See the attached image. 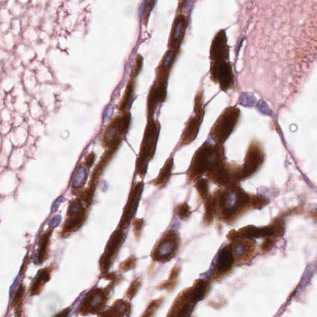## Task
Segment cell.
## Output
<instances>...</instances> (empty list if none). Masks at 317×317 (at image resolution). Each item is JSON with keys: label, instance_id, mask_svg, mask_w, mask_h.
<instances>
[{"label": "cell", "instance_id": "1", "mask_svg": "<svg viewBox=\"0 0 317 317\" xmlns=\"http://www.w3.org/2000/svg\"><path fill=\"white\" fill-rule=\"evenodd\" d=\"M250 208L251 196L238 185L221 190L217 209L226 223L232 225Z\"/></svg>", "mask_w": 317, "mask_h": 317}, {"label": "cell", "instance_id": "2", "mask_svg": "<svg viewBox=\"0 0 317 317\" xmlns=\"http://www.w3.org/2000/svg\"><path fill=\"white\" fill-rule=\"evenodd\" d=\"M223 159H225V152L222 144H203L194 153L188 170V181L193 182L199 177L207 174L217 162Z\"/></svg>", "mask_w": 317, "mask_h": 317}, {"label": "cell", "instance_id": "3", "mask_svg": "<svg viewBox=\"0 0 317 317\" xmlns=\"http://www.w3.org/2000/svg\"><path fill=\"white\" fill-rule=\"evenodd\" d=\"M161 126L158 121H148L140 150L136 159V173L141 179H144L147 173L148 164L155 155Z\"/></svg>", "mask_w": 317, "mask_h": 317}, {"label": "cell", "instance_id": "4", "mask_svg": "<svg viewBox=\"0 0 317 317\" xmlns=\"http://www.w3.org/2000/svg\"><path fill=\"white\" fill-rule=\"evenodd\" d=\"M131 114L129 111L116 116L109 122L102 136L105 149L118 150L130 128Z\"/></svg>", "mask_w": 317, "mask_h": 317}, {"label": "cell", "instance_id": "5", "mask_svg": "<svg viewBox=\"0 0 317 317\" xmlns=\"http://www.w3.org/2000/svg\"><path fill=\"white\" fill-rule=\"evenodd\" d=\"M240 110L236 106H231L224 110L212 127L210 135L217 144L224 143L237 126Z\"/></svg>", "mask_w": 317, "mask_h": 317}, {"label": "cell", "instance_id": "6", "mask_svg": "<svg viewBox=\"0 0 317 317\" xmlns=\"http://www.w3.org/2000/svg\"><path fill=\"white\" fill-rule=\"evenodd\" d=\"M112 288L109 284L106 288L95 287L90 290L81 301L78 313L81 316L100 315L109 301Z\"/></svg>", "mask_w": 317, "mask_h": 317}, {"label": "cell", "instance_id": "7", "mask_svg": "<svg viewBox=\"0 0 317 317\" xmlns=\"http://www.w3.org/2000/svg\"><path fill=\"white\" fill-rule=\"evenodd\" d=\"M229 56L228 39L225 31L222 30L215 35L210 48V77L215 84H217L221 66L229 62Z\"/></svg>", "mask_w": 317, "mask_h": 317}, {"label": "cell", "instance_id": "8", "mask_svg": "<svg viewBox=\"0 0 317 317\" xmlns=\"http://www.w3.org/2000/svg\"><path fill=\"white\" fill-rule=\"evenodd\" d=\"M89 208L78 199L69 203L67 210L66 219L60 233V236L66 238L77 232L86 222Z\"/></svg>", "mask_w": 317, "mask_h": 317}, {"label": "cell", "instance_id": "9", "mask_svg": "<svg viewBox=\"0 0 317 317\" xmlns=\"http://www.w3.org/2000/svg\"><path fill=\"white\" fill-rule=\"evenodd\" d=\"M180 243L178 234L170 230L165 232L154 247L151 254V258L156 262H167L175 257L179 249Z\"/></svg>", "mask_w": 317, "mask_h": 317}, {"label": "cell", "instance_id": "10", "mask_svg": "<svg viewBox=\"0 0 317 317\" xmlns=\"http://www.w3.org/2000/svg\"><path fill=\"white\" fill-rule=\"evenodd\" d=\"M203 94L202 90H199L194 99V113L189 119L184 132L182 133L179 147L187 146L190 144L197 138L199 129L203 121L205 115L204 107H203Z\"/></svg>", "mask_w": 317, "mask_h": 317}, {"label": "cell", "instance_id": "11", "mask_svg": "<svg viewBox=\"0 0 317 317\" xmlns=\"http://www.w3.org/2000/svg\"><path fill=\"white\" fill-rule=\"evenodd\" d=\"M264 159V153L261 144L257 141H252L247 150L245 163L238 171L239 181L254 175L263 164Z\"/></svg>", "mask_w": 317, "mask_h": 317}, {"label": "cell", "instance_id": "12", "mask_svg": "<svg viewBox=\"0 0 317 317\" xmlns=\"http://www.w3.org/2000/svg\"><path fill=\"white\" fill-rule=\"evenodd\" d=\"M125 238L126 235L124 230L119 228L116 229L110 236L100 261V270L103 274L108 273L119 250L124 242Z\"/></svg>", "mask_w": 317, "mask_h": 317}, {"label": "cell", "instance_id": "13", "mask_svg": "<svg viewBox=\"0 0 317 317\" xmlns=\"http://www.w3.org/2000/svg\"><path fill=\"white\" fill-rule=\"evenodd\" d=\"M143 181L136 183L131 189L129 199H128L126 207L124 209L118 228L126 229L129 228L134 216L137 210L139 202L141 199L142 191L144 190Z\"/></svg>", "mask_w": 317, "mask_h": 317}, {"label": "cell", "instance_id": "14", "mask_svg": "<svg viewBox=\"0 0 317 317\" xmlns=\"http://www.w3.org/2000/svg\"><path fill=\"white\" fill-rule=\"evenodd\" d=\"M168 79V77H157L156 82L150 90L147 101L148 121L154 120L157 107L166 99Z\"/></svg>", "mask_w": 317, "mask_h": 317}, {"label": "cell", "instance_id": "15", "mask_svg": "<svg viewBox=\"0 0 317 317\" xmlns=\"http://www.w3.org/2000/svg\"><path fill=\"white\" fill-rule=\"evenodd\" d=\"M196 303L191 288H187L177 296L165 317H190Z\"/></svg>", "mask_w": 317, "mask_h": 317}, {"label": "cell", "instance_id": "16", "mask_svg": "<svg viewBox=\"0 0 317 317\" xmlns=\"http://www.w3.org/2000/svg\"><path fill=\"white\" fill-rule=\"evenodd\" d=\"M234 262L246 263L251 261L255 255L256 242L251 238L238 237L231 244Z\"/></svg>", "mask_w": 317, "mask_h": 317}, {"label": "cell", "instance_id": "17", "mask_svg": "<svg viewBox=\"0 0 317 317\" xmlns=\"http://www.w3.org/2000/svg\"><path fill=\"white\" fill-rule=\"evenodd\" d=\"M234 258L232 253L231 244H228L221 251L213 275V280L220 281L228 276L233 269Z\"/></svg>", "mask_w": 317, "mask_h": 317}, {"label": "cell", "instance_id": "18", "mask_svg": "<svg viewBox=\"0 0 317 317\" xmlns=\"http://www.w3.org/2000/svg\"><path fill=\"white\" fill-rule=\"evenodd\" d=\"M187 26L188 20L184 14L180 13L176 17L168 39L169 50H179L184 40Z\"/></svg>", "mask_w": 317, "mask_h": 317}, {"label": "cell", "instance_id": "19", "mask_svg": "<svg viewBox=\"0 0 317 317\" xmlns=\"http://www.w3.org/2000/svg\"><path fill=\"white\" fill-rule=\"evenodd\" d=\"M54 266H51L40 270L32 281L30 287V295L39 296L41 294L45 284L51 280Z\"/></svg>", "mask_w": 317, "mask_h": 317}, {"label": "cell", "instance_id": "20", "mask_svg": "<svg viewBox=\"0 0 317 317\" xmlns=\"http://www.w3.org/2000/svg\"><path fill=\"white\" fill-rule=\"evenodd\" d=\"M132 307L129 302L124 299H118L112 306L104 311L98 317H130Z\"/></svg>", "mask_w": 317, "mask_h": 317}, {"label": "cell", "instance_id": "21", "mask_svg": "<svg viewBox=\"0 0 317 317\" xmlns=\"http://www.w3.org/2000/svg\"><path fill=\"white\" fill-rule=\"evenodd\" d=\"M90 168L83 162L80 163L75 172L71 183V191L75 196H78L82 191L88 180Z\"/></svg>", "mask_w": 317, "mask_h": 317}, {"label": "cell", "instance_id": "22", "mask_svg": "<svg viewBox=\"0 0 317 317\" xmlns=\"http://www.w3.org/2000/svg\"><path fill=\"white\" fill-rule=\"evenodd\" d=\"M217 84L224 92L231 89L234 86L233 68L231 62H226L221 66L218 75Z\"/></svg>", "mask_w": 317, "mask_h": 317}, {"label": "cell", "instance_id": "23", "mask_svg": "<svg viewBox=\"0 0 317 317\" xmlns=\"http://www.w3.org/2000/svg\"><path fill=\"white\" fill-rule=\"evenodd\" d=\"M238 237L247 238H263L273 235L272 225L257 228L255 226H247L237 232Z\"/></svg>", "mask_w": 317, "mask_h": 317}, {"label": "cell", "instance_id": "24", "mask_svg": "<svg viewBox=\"0 0 317 317\" xmlns=\"http://www.w3.org/2000/svg\"><path fill=\"white\" fill-rule=\"evenodd\" d=\"M221 189H217L211 196L208 197L205 203V216L203 223L206 226L213 223L214 217L217 213L218 200H219Z\"/></svg>", "mask_w": 317, "mask_h": 317}, {"label": "cell", "instance_id": "25", "mask_svg": "<svg viewBox=\"0 0 317 317\" xmlns=\"http://www.w3.org/2000/svg\"><path fill=\"white\" fill-rule=\"evenodd\" d=\"M174 167V158L170 157L165 162L157 178L151 181V184L156 186L157 187L162 188L167 184L168 180H170Z\"/></svg>", "mask_w": 317, "mask_h": 317}, {"label": "cell", "instance_id": "26", "mask_svg": "<svg viewBox=\"0 0 317 317\" xmlns=\"http://www.w3.org/2000/svg\"><path fill=\"white\" fill-rule=\"evenodd\" d=\"M54 229L49 228L40 235L38 246V263L42 264L48 258L50 239Z\"/></svg>", "mask_w": 317, "mask_h": 317}, {"label": "cell", "instance_id": "27", "mask_svg": "<svg viewBox=\"0 0 317 317\" xmlns=\"http://www.w3.org/2000/svg\"><path fill=\"white\" fill-rule=\"evenodd\" d=\"M135 84L136 80L135 78H131L126 87V91L124 93L123 97H122L120 103H119L118 107L119 112L121 113L126 112L129 109L133 101L136 87Z\"/></svg>", "mask_w": 317, "mask_h": 317}, {"label": "cell", "instance_id": "28", "mask_svg": "<svg viewBox=\"0 0 317 317\" xmlns=\"http://www.w3.org/2000/svg\"><path fill=\"white\" fill-rule=\"evenodd\" d=\"M210 286V281L206 279H200L194 281L190 287L194 301L198 302L204 299L208 295Z\"/></svg>", "mask_w": 317, "mask_h": 317}, {"label": "cell", "instance_id": "29", "mask_svg": "<svg viewBox=\"0 0 317 317\" xmlns=\"http://www.w3.org/2000/svg\"><path fill=\"white\" fill-rule=\"evenodd\" d=\"M180 272V267H174L173 270H171L168 280L162 282V283L160 284L158 287H157L158 289L162 290L167 289L168 292L173 291L177 285Z\"/></svg>", "mask_w": 317, "mask_h": 317}, {"label": "cell", "instance_id": "30", "mask_svg": "<svg viewBox=\"0 0 317 317\" xmlns=\"http://www.w3.org/2000/svg\"><path fill=\"white\" fill-rule=\"evenodd\" d=\"M164 301V298L155 299V300L150 301L146 310L142 313L141 317H154L156 311L161 307Z\"/></svg>", "mask_w": 317, "mask_h": 317}, {"label": "cell", "instance_id": "31", "mask_svg": "<svg viewBox=\"0 0 317 317\" xmlns=\"http://www.w3.org/2000/svg\"><path fill=\"white\" fill-rule=\"evenodd\" d=\"M194 187L196 188L199 196L203 200L207 199L209 193V186L208 182L203 178H199L194 182Z\"/></svg>", "mask_w": 317, "mask_h": 317}, {"label": "cell", "instance_id": "32", "mask_svg": "<svg viewBox=\"0 0 317 317\" xmlns=\"http://www.w3.org/2000/svg\"><path fill=\"white\" fill-rule=\"evenodd\" d=\"M142 281V278H138L135 279V280L131 283L130 286L128 288L126 293V298L127 299L132 300L134 297L136 296L139 289H140Z\"/></svg>", "mask_w": 317, "mask_h": 317}, {"label": "cell", "instance_id": "33", "mask_svg": "<svg viewBox=\"0 0 317 317\" xmlns=\"http://www.w3.org/2000/svg\"><path fill=\"white\" fill-rule=\"evenodd\" d=\"M176 213L180 219L187 220L191 214L190 208L187 203H180L176 208Z\"/></svg>", "mask_w": 317, "mask_h": 317}, {"label": "cell", "instance_id": "34", "mask_svg": "<svg viewBox=\"0 0 317 317\" xmlns=\"http://www.w3.org/2000/svg\"><path fill=\"white\" fill-rule=\"evenodd\" d=\"M136 258L135 256L132 255L128 258L127 260L121 262L119 266V269L122 273H126L135 269L136 265Z\"/></svg>", "mask_w": 317, "mask_h": 317}, {"label": "cell", "instance_id": "35", "mask_svg": "<svg viewBox=\"0 0 317 317\" xmlns=\"http://www.w3.org/2000/svg\"><path fill=\"white\" fill-rule=\"evenodd\" d=\"M269 201L266 198L258 196H251V205L252 209H260L269 204Z\"/></svg>", "mask_w": 317, "mask_h": 317}, {"label": "cell", "instance_id": "36", "mask_svg": "<svg viewBox=\"0 0 317 317\" xmlns=\"http://www.w3.org/2000/svg\"><path fill=\"white\" fill-rule=\"evenodd\" d=\"M26 287L23 283L20 286L18 290L16 292L15 298H14L12 307L14 310L17 309L20 305L22 304L23 299H24L26 295Z\"/></svg>", "mask_w": 317, "mask_h": 317}, {"label": "cell", "instance_id": "37", "mask_svg": "<svg viewBox=\"0 0 317 317\" xmlns=\"http://www.w3.org/2000/svg\"><path fill=\"white\" fill-rule=\"evenodd\" d=\"M284 222L283 219H278L273 224V236L276 238L283 236L284 234Z\"/></svg>", "mask_w": 317, "mask_h": 317}, {"label": "cell", "instance_id": "38", "mask_svg": "<svg viewBox=\"0 0 317 317\" xmlns=\"http://www.w3.org/2000/svg\"><path fill=\"white\" fill-rule=\"evenodd\" d=\"M276 240H277V238L273 236V235L264 238L261 246V252L263 253V254L269 252L275 245Z\"/></svg>", "mask_w": 317, "mask_h": 317}, {"label": "cell", "instance_id": "39", "mask_svg": "<svg viewBox=\"0 0 317 317\" xmlns=\"http://www.w3.org/2000/svg\"><path fill=\"white\" fill-rule=\"evenodd\" d=\"M102 278L106 280L111 281V283L110 285L112 287L120 283L123 279L121 275H117L115 272L104 273L102 275Z\"/></svg>", "mask_w": 317, "mask_h": 317}, {"label": "cell", "instance_id": "40", "mask_svg": "<svg viewBox=\"0 0 317 317\" xmlns=\"http://www.w3.org/2000/svg\"><path fill=\"white\" fill-rule=\"evenodd\" d=\"M144 226V220L135 218L133 222V231L135 234L136 238L138 239L141 237L142 229Z\"/></svg>", "mask_w": 317, "mask_h": 317}, {"label": "cell", "instance_id": "41", "mask_svg": "<svg viewBox=\"0 0 317 317\" xmlns=\"http://www.w3.org/2000/svg\"><path fill=\"white\" fill-rule=\"evenodd\" d=\"M142 65H143V58L140 55H138L136 59V64L135 68L131 74V78H135L137 77V76L141 72L142 68Z\"/></svg>", "mask_w": 317, "mask_h": 317}, {"label": "cell", "instance_id": "42", "mask_svg": "<svg viewBox=\"0 0 317 317\" xmlns=\"http://www.w3.org/2000/svg\"><path fill=\"white\" fill-rule=\"evenodd\" d=\"M155 1H148L146 8H145L144 14V18H143V22L145 26H147L148 22V19H149V17L150 16V14L151 11H152L153 8L154 7V5H155Z\"/></svg>", "mask_w": 317, "mask_h": 317}, {"label": "cell", "instance_id": "43", "mask_svg": "<svg viewBox=\"0 0 317 317\" xmlns=\"http://www.w3.org/2000/svg\"><path fill=\"white\" fill-rule=\"evenodd\" d=\"M96 156L94 153H89L84 158L83 162L89 168H91L95 161Z\"/></svg>", "mask_w": 317, "mask_h": 317}, {"label": "cell", "instance_id": "44", "mask_svg": "<svg viewBox=\"0 0 317 317\" xmlns=\"http://www.w3.org/2000/svg\"><path fill=\"white\" fill-rule=\"evenodd\" d=\"M61 220H62V217L59 216V215H57V216L52 217L48 223L49 228L52 229L56 228V227L60 225Z\"/></svg>", "mask_w": 317, "mask_h": 317}, {"label": "cell", "instance_id": "45", "mask_svg": "<svg viewBox=\"0 0 317 317\" xmlns=\"http://www.w3.org/2000/svg\"><path fill=\"white\" fill-rule=\"evenodd\" d=\"M71 307H68L60 311L52 317H68L71 311Z\"/></svg>", "mask_w": 317, "mask_h": 317}, {"label": "cell", "instance_id": "46", "mask_svg": "<svg viewBox=\"0 0 317 317\" xmlns=\"http://www.w3.org/2000/svg\"><path fill=\"white\" fill-rule=\"evenodd\" d=\"M237 232L235 231V230H231V231L229 232L228 235H227V238L230 241H232L235 239V238L237 237Z\"/></svg>", "mask_w": 317, "mask_h": 317}, {"label": "cell", "instance_id": "47", "mask_svg": "<svg viewBox=\"0 0 317 317\" xmlns=\"http://www.w3.org/2000/svg\"><path fill=\"white\" fill-rule=\"evenodd\" d=\"M60 201H62V198H59V199H58L56 202H54L53 205H52V206L51 209L52 213H53V212L54 211H56L58 207H59V203H60Z\"/></svg>", "mask_w": 317, "mask_h": 317}, {"label": "cell", "instance_id": "48", "mask_svg": "<svg viewBox=\"0 0 317 317\" xmlns=\"http://www.w3.org/2000/svg\"><path fill=\"white\" fill-rule=\"evenodd\" d=\"M28 260H29V258H27L26 259V261L24 264H23V265L22 266V269L21 270V272H20V274L22 275L23 274V273H25V272H26V269H27V265H28Z\"/></svg>", "mask_w": 317, "mask_h": 317}]
</instances>
